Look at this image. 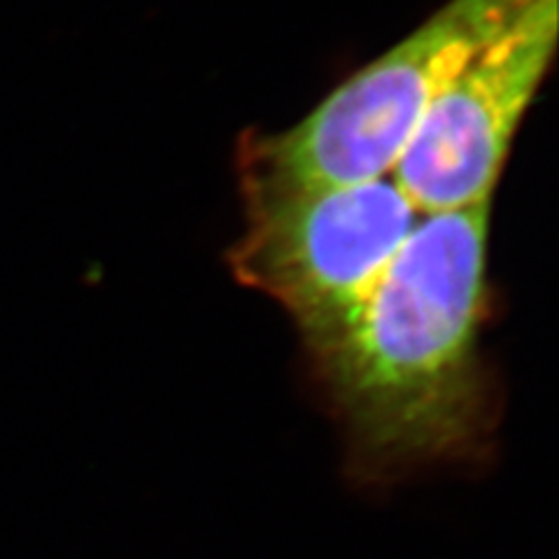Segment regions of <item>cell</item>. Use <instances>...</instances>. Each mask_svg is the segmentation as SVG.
Instances as JSON below:
<instances>
[{
	"instance_id": "cell-1",
	"label": "cell",
	"mask_w": 559,
	"mask_h": 559,
	"mask_svg": "<svg viewBox=\"0 0 559 559\" xmlns=\"http://www.w3.org/2000/svg\"><path fill=\"white\" fill-rule=\"evenodd\" d=\"M487 238L489 203L425 215L353 312L306 345L359 483L468 460L487 445Z\"/></svg>"
},
{
	"instance_id": "cell-2",
	"label": "cell",
	"mask_w": 559,
	"mask_h": 559,
	"mask_svg": "<svg viewBox=\"0 0 559 559\" xmlns=\"http://www.w3.org/2000/svg\"><path fill=\"white\" fill-rule=\"evenodd\" d=\"M532 0H450L299 124L240 147L245 201L390 178L431 100Z\"/></svg>"
},
{
	"instance_id": "cell-3",
	"label": "cell",
	"mask_w": 559,
	"mask_h": 559,
	"mask_svg": "<svg viewBox=\"0 0 559 559\" xmlns=\"http://www.w3.org/2000/svg\"><path fill=\"white\" fill-rule=\"evenodd\" d=\"M245 203L248 229L226 254L229 269L280 304L304 347L353 312L417 224L390 178Z\"/></svg>"
},
{
	"instance_id": "cell-4",
	"label": "cell",
	"mask_w": 559,
	"mask_h": 559,
	"mask_svg": "<svg viewBox=\"0 0 559 559\" xmlns=\"http://www.w3.org/2000/svg\"><path fill=\"white\" fill-rule=\"evenodd\" d=\"M559 0H532L431 100L394 168L423 215L492 203L515 133L557 51Z\"/></svg>"
}]
</instances>
